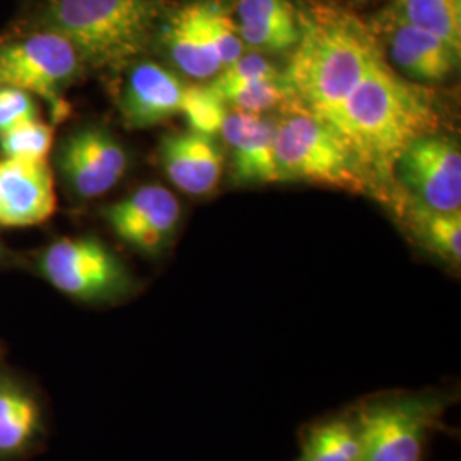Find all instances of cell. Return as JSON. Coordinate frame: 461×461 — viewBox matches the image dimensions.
I'll list each match as a JSON object with an SVG mask.
<instances>
[{
	"label": "cell",
	"instance_id": "obj_1",
	"mask_svg": "<svg viewBox=\"0 0 461 461\" xmlns=\"http://www.w3.org/2000/svg\"><path fill=\"white\" fill-rule=\"evenodd\" d=\"M441 116L428 91L402 77L381 53L329 127L352 152L373 194L384 197L393 167L413 140L438 133Z\"/></svg>",
	"mask_w": 461,
	"mask_h": 461
},
{
	"label": "cell",
	"instance_id": "obj_15",
	"mask_svg": "<svg viewBox=\"0 0 461 461\" xmlns=\"http://www.w3.org/2000/svg\"><path fill=\"white\" fill-rule=\"evenodd\" d=\"M161 163L166 176L188 195H209L222 175V152L200 133L167 135L161 142Z\"/></svg>",
	"mask_w": 461,
	"mask_h": 461
},
{
	"label": "cell",
	"instance_id": "obj_5",
	"mask_svg": "<svg viewBox=\"0 0 461 461\" xmlns=\"http://www.w3.org/2000/svg\"><path fill=\"white\" fill-rule=\"evenodd\" d=\"M445 402L434 393L388 396L359 409L356 419L363 461H422Z\"/></svg>",
	"mask_w": 461,
	"mask_h": 461
},
{
	"label": "cell",
	"instance_id": "obj_11",
	"mask_svg": "<svg viewBox=\"0 0 461 461\" xmlns=\"http://www.w3.org/2000/svg\"><path fill=\"white\" fill-rule=\"evenodd\" d=\"M373 33L384 41L393 66L412 83L446 81L460 62V53L439 36L409 24L393 9L379 17Z\"/></svg>",
	"mask_w": 461,
	"mask_h": 461
},
{
	"label": "cell",
	"instance_id": "obj_27",
	"mask_svg": "<svg viewBox=\"0 0 461 461\" xmlns=\"http://www.w3.org/2000/svg\"><path fill=\"white\" fill-rule=\"evenodd\" d=\"M34 118H38V108L33 95L14 87H0V135Z\"/></svg>",
	"mask_w": 461,
	"mask_h": 461
},
{
	"label": "cell",
	"instance_id": "obj_22",
	"mask_svg": "<svg viewBox=\"0 0 461 461\" xmlns=\"http://www.w3.org/2000/svg\"><path fill=\"white\" fill-rule=\"evenodd\" d=\"M217 95L226 104L234 106L238 112L253 115H262L277 106H285L287 103L296 101L284 72L276 77L257 79L251 83L224 89Z\"/></svg>",
	"mask_w": 461,
	"mask_h": 461
},
{
	"label": "cell",
	"instance_id": "obj_7",
	"mask_svg": "<svg viewBox=\"0 0 461 461\" xmlns=\"http://www.w3.org/2000/svg\"><path fill=\"white\" fill-rule=\"evenodd\" d=\"M81 57L62 34L45 30L0 47V87H14L60 106V93L79 68Z\"/></svg>",
	"mask_w": 461,
	"mask_h": 461
},
{
	"label": "cell",
	"instance_id": "obj_18",
	"mask_svg": "<svg viewBox=\"0 0 461 461\" xmlns=\"http://www.w3.org/2000/svg\"><path fill=\"white\" fill-rule=\"evenodd\" d=\"M161 34L169 59L183 74L195 79H211L222 70V64L205 33L198 0L183 5L169 17Z\"/></svg>",
	"mask_w": 461,
	"mask_h": 461
},
{
	"label": "cell",
	"instance_id": "obj_19",
	"mask_svg": "<svg viewBox=\"0 0 461 461\" xmlns=\"http://www.w3.org/2000/svg\"><path fill=\"white\" fill-rule=\"evenodd\" d=\"M297 461H363L356 419H329L310 429Z\"/></svg>",
	"mask_w": 461,
	"mask_h": 461
},
{
	"label": "cell",
	"instance_id": "obj_23",
	"mask_svg": "<svg viewBox=\"0 0 461 461\" xmlns=\"http://www.w3.org/2000/svg\"><path fill=\"white\" fill-rule=\"evenodd\" d=\"M200 17L215 53L224 67L230 66L245 53V43L240 36L236 17L217 0H198Z\"/></svg>",
	"mask_w": 461,
	"mask_h": 461
},
{
	"label": "cell",
	"instance_id": "obj_6",
	"mask_svg": "<svg viewBox=\"0 0 461 461\" xmlns=\"http://www.w3.org/2000/svg\"><path fill=\"white\" fill-rule=\"evenodd\" d=\"M41 272L67 296L81 301H112L132 285L127 267L96 238H64L41 257Z\"/></svg>",
	"mask_w": 461,
	"mask_h": 461
},
{
	"label": "cell",
	"instance_id": "obj_14",
	"mask_svg": "<svg viewBox=\"0 0 461 461\" xmlns=\"http://www.w3.org/2000/svg\"><path fill=\"white\" fill-rule=\"evenodd\" d=\"M185 84L165 67L146 62L132 68L122 101L129 127L146 129L182 113Z\"/></svg>",
	"mask_w": 461,
	"mask_h": 461
},
{
	"label": "cell",
	"instance_id": "obj_24",
	"mask_svg": "<svg viewBox=\"0 0 461 461\" xmlns=\"http://www.w3.org/2000/svg\"><path fill=\"white\" fill-rule=\"evenodd\" d=\"M182 113L188 122L192 132L212 137L221 132L224 120L228 116V104L207 86H190L185 87Z\"/></svg>",
	"mask_w": 461,
	"mask_h": 461
},
{
	"label": "cell",
	"instance_id": "obj_21",
	"mask_svg": "<svg viewBox=\"0 0 461 461\" xmlns=\"http://www.w3.org/2000/svg\"><path fill=\"white\" fill-rule=\"evenodd\" d=\"M392 9L409 24L439 36L461 53L460 0H396Z\"/></svg>",
	"mask_w": 461,
	"mask_h": 461
},
{
	"label": "cell",
	"instance_id": "obj_20",
	"mask_svg": "<svg viewBox=\"0 0 461 461\" xmlns=\"http://www.w3.org/2000/svg\"><path fill=\"white\" fill-rule=\"evenodd\" d=\"M40 426L33 396L16 384L0 383V455H13L28 445Z\"/></svg>",
	"mask_w": 461,
	"mask_h": 461
},
{
	"label": "cell",
	"instance_id": "obj_17",
	"mask_svg": "<svg viewBox=\"0 0 461 461\" xmlns=\"http://www.w3.org/2000/svg\"><path fill=\"white\" fill-rule=\"evenodd\" d=\"M236 23L243 43L267 53L293 51L299 40L297 11L291 0H238Z\"/></svg>",
	"mask_w": 461,
	"mask_h": 461
},
{
	"label": "cell",
	"instance_id": "obj_10",
	"mask_svg": "<svg viewBox=\"0 0 461 461\" xmlns=\"http://www.w3.org/2000/svg\"><path fill=\"white\" fill-rule=\"evenodd\" d=\"M104 215L125 243L142 253L158 255L173 240L182 207L167 188L149 185L110 205Z\"/></svg>",
	"mask_w": 461,
	"mask_h": 461
},
{
	"label": "cell",
	"instance_id": "obj_9",
	"mask_svg": "<svg viewBox=\"0 0 461 461\" xmlns=\"http://www.w3.org/2000/svg\"><path fill=\"white\" fill-rule=\"evenodd\" d=\"M59 165L67 185L77 197L95 198L122 180L129 158L108 131L84 127L67 137Z\"/></svg>",
	"mask_w": 461,
	"mask_h": 461
},
{
	"label": "cell",
	"instance_id": "obj_2",
	"mask_svg": "<svg viewBox=\"0 0 461 461\" xmlns=\"http://www.w3.org/2000/svg\"><path fill=\"white\" fill-rule=\"evenodd\" d=\"M297 21L285 77L296 103L330 125L383 49L371 26L335 4L297 11Z\"/></svg>",
	"mask_w": 461,
	"mask_h": 461
},
{
	"label": "cell",
	"instance_id": "obj_8",
	"mask_svg": "<svg viewBox=\"0 0 461 461\" xmlns=\"http://www.w3.org/2000/svg\"><path fill=\"white\" fill-rule=\"evenodd\" d=\"M393 183L439 212L461 211V152L455 139L432 133L413 140L396 159Z\"/></svg>",
	"mask_w": 461,
	"mask_h": 461
},
{
	"label": "cell",
	"instance_id": "obj_3",
	"mask_svg": "<svg viewBox=\"0 0 461 461\" xmlns=\"http://www.w3.org/2000/svg\"><path fill=\"white\" fill-rule=\"evenodd\" d=\"M161 0H49L45 30L62 34L83 62L118 67L139 57L150 41Z\"/></svg>",
	"mask_w": 461,
	"mask_h": 461
},
{
	"label": "cell",
	"instance_id": "obj_26",
	"mask_svg": "<svg viewBox=\"0 0 461 461\" xmlns=\"http://www.w3.org/2000/svg\"><path fill=\"white\" fill-rule=\"evenodd\" d=\"M279 74H282L279 68L272 66L260 53H249V55L243 53L236 62L224 67L219 72V76H214V81L209 84L215 93H221L230 87L251 83L257 79L276 77Z\"/></svg>",
	"mask_w": 461,
	"mask_h": 461
},
{
	"label": "cell",
	"instance_id": "obj_4",
	"mask_svg": "<svg viewBox=\"0 0 461 461\" xmlns=\"http://www.w3.org/2000/svg\"><path fill=\"white\" fill-rule=\"evenodd\" d=\"M279 183H310L354 194L373 192L340 135L296 101L284 106L276 123Z\"/></svg>",
	"mask_w": 461,
	"mask_h": 461
},
{
	"label": "cell",
	"instance_id": "obj_13",
	"mask_svg": "<svg viewBox=\"0 0 461 461\" xmlns=\"http://www.w3.org/2000/svg\"><path fill=\"white\" fill-rule=\"evenodd\" d=\"M230 148L232 180L238 185L279 183L276 165V123L245 112L228 113L221 129Z\"/></svg>",
	"mask_w": 461,
	"mask_h": 461
},
{
	"label": "cell",
	"instance_id": "obj_12",
	"mask_svg": "<svg viewBox=\"0 0 461 461\" xmlns=\"http://www.w3.org/2000/svg\"><path fill=\"white\" fill-rule=\"evenodd\" d=\"M55 209V183L47 161L0 159V226H38L47 222Z\"/></svg>",
	"mask_w": 461,
	"mask_h": 461
},
{
	"label": "cell",
	"instance_id": "obj_25",
	"mask_svg": "<svg viewBox=\"0 0 461 461\" xmlns=\"http://www.w3.org/2000/svg\"><path fill=\"white\" fill-rule=\"evenodd\" d=\"M53 146V129L34 118L0 135V152L4 158L19 161H47Z\"/></svg>",
	"mask_w": 461,
	"mask_h": 461
},
{
	"label": "cell",
	"instance_id": "obj_16",
	"mask_svg": "<svg viewBox=\"0 0 461 461\" xmlns=\"http://www.w3.org/2000/svg\"><path fill=\"white\" fill-rule=\"evenodd\" d=\"M393 212L400 217L403 228L411 232L413 241L432 257L446 265L458 268L461 264V211L439 212L412 195L405 194L398 185H392L384 194Z\"/></svg>",
	"mask_w": 461,
	"mask_h": 461
}]
</instances>
